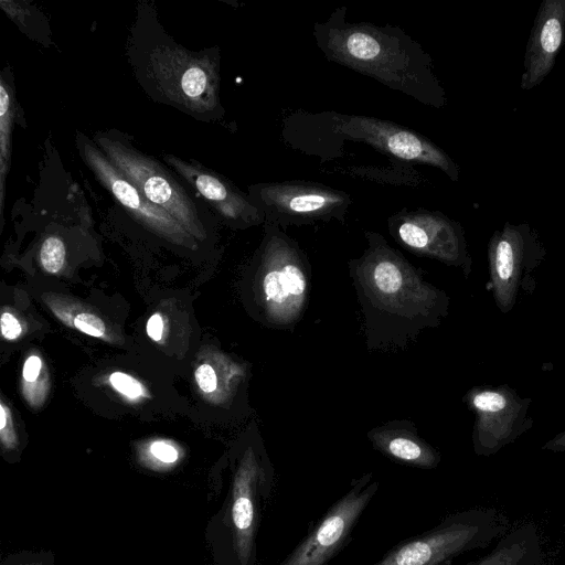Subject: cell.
Returning a JSON list of instances; mask_svg holds the SVG:
<instances>
[{
  "mask_svg": "<svg viewBox=\"0 0 565 565\" xmlns=\"http://www.w3.org/2000/svg\"><path fill=\"white\" fill-rule=\"evenodd\" d=\"M363 254L348 263L369 350L404 348L449 313L450 298L376 232H365Z\"/></svg>",
  "mask_w": 565,
  "mask_h": 565,
  "instance_id": "1",
  "label": "cell"
},
{
  "mask_svg": "<svg viewBox=\"0 0 565 565\" xmlns=\"http://www.w3.org/2000/svg\"><path fill=\"white\" fill-rule=\"evenodd\" d=\"M345 8L313 24L318 47L331 62L369 76L419 103L441 108L446 93L420 44L398 26L349 22Z\"/></svg>",
  "mask_w": 565,
  "mask_h": 565,
  "instance_id": "2",
  "label": "cell"
},
{
  "mask_svg": "<svg viewBox=\"0 0 565 565\" xmlns=\"http://www.w3.org/2000/svg\"><path fill=\"white\" fill-rule=\"evenodd\" d=\"M264 224L256 277L262 319L274 329H294L308 306L311 267L305 252L281 227Z\"/></svg>",
  "mask_w": 565,
  "mask_h": 565,
  "instance_id": "3",
  "label": "cell"
},
{
  "mask_svg": "<svg viewBox=\"0 0 565 565\" xmlns=\"http://www.w3.org/2000/svg\"><path fill=\"white\" fill-rule=\"evenodd\" d=\"M507 527L505 515L497 509L459 511L395 546L372 565H447L465 553L488 547Z\"/></svg>",
  "mask_w": 565,
  "mask_h": 565,
  "instance_id": "4",
  "label": "cell"
},
{
  "mask_svg": "<svg viewBox=\"0 0 565 565\" xmlns=\"http://www.w3.org/2000/svg\"><path fill=\"white\" fill-rule=\"evenodd\" d=\"M142 61V78L170 103L195 115H212L220 107L217 63L210 55L158 43Z\"/></svg>",
  "mask_w": 565,
  "mask_h": 565,
  "instance_id": "5",
  "label": "cell"
},
{
  "mask_svg": "<svg viewBox=\"0 0 565 565\" xmlns=\"http://www.w3.org/2000/svg\"><path fill=\"white\" fill-rule=\"evenodd\" d=\"M489 289L501 313H509L536 289V271L547 250L527 223L507 222L488 243Z\"/></svg>",
  "mask_w": 565,
  "mask_h": 565,
  "instance_id": "6",
  "label": "cell"
},
{
  "mask_svg": "<svg viewBox=\"0 0 565 565\" xmlns=\"http://www.w3.org/2000/svg\"><path fill=\"white\" fill-rule=\"evenodd\" d=\"M93 142L149 202L168 212L185 230L198 231L194 200L160 162L113 131L95 132Z\"/></svg>",
  "mask_w": 565,
  "mask_h": 565,
  "instance_id": "7",
  "label": "cell"
},
{
  "mask_svg": "<svg viewBox=\"0 0 565 565\" xmlns=\"http://www.w3.org/2000/svg\"><path fill=\"white\" fill-rule=\"evenodd\" d=\"M248 195L265 222L282 230L289 225L343 221L352 203L347 192L309 181L259 183L249 186Z\"/></svg>",
  "mask_w": 565,
  "mask_h": 565,
  "instance_id": "8",
  "label": "cell"
},
{
  "mask_svg": "<svg viewBox=\"0 0 565 565\" xmlns=\"http://www.w3.org/2000/svg\"><path fill=\"white\" fill-rule=\"evenodd\" d=\"M462 401L475 415L471 440L477 456L498 454L533 427L532 399L508 384L476 385Z\"/></svg>",
  "mask_w": 565,
  "mask_h": 565,
  "instance_id": "9",
  "label": "cell"
},
{
  "mask_svg": "<svg viewBox=\"0 0 565 565\" xmlns=\"http://www.w3.org/2000/svg\"><path fill=\"white\" fill-rule=\"evenodd\" d=\"M390 235L397 244L420 257L459 269L468 278L472 257L462 226L439 211L404 209L387 220Z\"/></svg>",
  "mask_w": 565,
  "mask_h": 565,
  "instance_id": "10",
  "label": "cell"
},
{
  "mask_svg": "<svg viewBox=\"0 0 565 565\" xmlns=\"http://www.w3.org/2000/svg\"><path fill=\"white\" fill-rule=\"evenodd\" d=\"M327 117L331 132L335 135L369 143L393 159L438 168L454 181L459 179V168L451 158L414 130L370 116L331 113Z\"/></svg>",
  "mask_w": 565,
  "mask_h": 565,
  "instance_id": "11",
  "label": "cell"
},
{
  "mask_svg": "<svg viewBox=\"0 0 565 565\" xmlns=\"http://www.w3.org/2000/svg\"><path fill=\"white\" fill-rule=\"evenodd\" d=\"M377 489L372 473L355 479L280 565H327L348 542Z\"/></svg>",
  "mask_w": 565,
  "mask_h": 565,
  "instance_id": "12",
  "label": "cell"
},
{
  "mask_svg": "<svg viewBox=\"0 0 565 565\" xmlns=\"http://www.w3.org/2000/svg\"><path fill=\"white\" fill-rule=\"evenodd\" d=\"M77 148L82 160L94 173L96 180L130 215L160 232L179 234L185 230L168 212L149 202L93 140L78 134Z\"/></svg>",
  "mask_w": 565,
  "mask_h": 565,
  "instance_id": "13",
  "label": "cell"
},
{
  "mask_svg": "<svg viewBox=\"0 0 565 565\" xmlns=\"http://www.w3.org/2000/svg\"><path fill=\"white\" fill-rule=\"evenodd\" d=\"M163 160L224 220L247 226L265 222L263 213L249 195L239 191L224 177L196 162L172 154H163Z\"/></svg>",
  "mask_w": 565,
  "mask_h": 565,
  "instance_id": "14",
  "label": "cell"
},
{
  "mask_svg": "<svg viewBox=\"0 0 565 565\" xmlns=\"http://www.w3.org/2000/svg\"><path fill=\"white\" fill-rule=\"evenodd\" d=\"M269 469L247 451L235 473L231 504L234 546L241 565H250L253 559L260 486L269 483Z\"/></svg>",
  "mask_w": 565,
  "mask_h": 565,
  "instance_id": "15",
  "label": "cell"
},
{
  "mask_svg": "<svg viewBox=\"0 0 565 565\" xmlns=\"http://www.w3.org/2000/svg\"><path fill=\"white\" fill-rule=\"evenodd\" d=\"M565 36V0H544L536 13L526 45L521 88L532 89L554 67Z\"/></svg>",
  "mask_w": 565,
  "mask_h": 565,
  "instance_id": "16",
  "label": "cell"
},
{
  "mask_svg": "<svg viewBox=\"0 0 565 565\" xmlns=\"http://www.w3.org/2000/svg\"><path fill=\"white\" fill-rule=\"evenodd\" d=\"M367 438L374 449L407 466L434 469L441 460L439 451L423 439L415 425L406 419H394L373 427Z\"/></svg>",
  "mask_w": 565,
  "mask_h": 565,
  "instance_id": "17",
  "label": "cell"
},
{
  "mask_svg": "<svg viewBox=\"0 0 565 565\" xmlns=\"http://www.w3.org/2000/svg\"><path fill=\"white\" fill-rule=\"evenodd\" d=\"M466 565H545L537 529L531 523L516 526L490 553Z\"/></svg>",
  "mask_w": 565,
  "mask_h": 565,
  "instance_id": "18",
  "label": "cell"
},
{
  "mask_svg": "<svg viewBox=\"0 0 565 565\" xmlns=\"http://www.w3.org/2000/svg\"><path fill=\"white\" fill-rule=\"evenodd\" d=\"M15 99L11 81L0 77V213H3L6 180L11 162V136L15 117Z\"/></svg>",
  "mask_w": 565,
  "mask_h": 565,
  "instance_id": "19",
  "label": "cell"
},
{
  "mask_svg": "<svg viewBox=\"0 0 565 565\" xmlns=\"http://www.w3.org/2000/svg\"><path fill=\"white\" fill-rule=\"evenodd\" d=\"M42 267L49 273H57L64 265L65 247L56 236H50L42 243L40 249Z\"/></svg>",
  "mask_w": 565,
  "mask_h": 565,
  "instance_id": "20",
  "label": "cell"
},
{
  "mask_svg": "<svg viewBox=\"0 0 565 565\" xmlns=\"http://www.w3.org/2000/svg\"><path fill=\"white\" fill-rule=\"evenodd\" d=\"M109 380L114 388L130 398H136L142 394L141 384L126 373H113Z\"/></svg>",
  "mask_w": 565,
  "mask_h": 565,
  "instance_id": "21",
  "label": "cell"
},
{
  "mask_svg": "<svg viewBox=\"0 0 565 565\" xmlns=\"http://www.w3.org/2000/svg\"><path fill=\"white\" fill-rule=\"evenodd\" d=\"M74 326L79 331L93 337H102L106 330L105 323L100 318L87 312L78 313L74 318Z\"/></svg>",
  "mask_w": 565,
  "mask_h": 565,
  "instance_id": "22",
  "label": "cell"
},
{
  "mask_svg": "<svg viewBox=\"0 0 565 565\" xmlns=\"http://www.w3.org/2000/svg\"><path fill=\"white\" fill-rule=\"evenodd\" d=\"M199 387L205 393H212L217 386V376L210 364H202L195 371Z\"/></svg>",
  "mask_w": 565,
  "mask_h": 565,
  "instance_id": "23",
  "label": "cell"
},
{
  "mask_svg": "<svg viewBox=\"0 0 565 565\" xmlns=\"http://www.w3.org/2000/svg\"><path fill=\"white\" fill-rule=\"evenodd\" d=\"M150 454L161 463L171 465L179 459L178 450L166 441H154L150 446Z\"/></svg>",
  "mask_w": 565,
  "mask_h": 565,
  "instance_id": "24",
  "label": "cell"
},
{
  "mask_svg": "<svg viewBox=\"0 0 565 565\" xmlns=\"http://www.w3.org/2000/svg\"><path fill=\"white\" fill-rule=\"evenodd\" d=\"M1 333L6 339L13 340L21 334L20 322L9 312H3L1 316Z\"/></svg>",
  "mask_w": 565,
  "mask_h": 565,
  "instance_id": "25",
  "label": "cell"
},
{
  "mask_svg": "<svg viewBox=\"0 0 565 565\" xmlns=\"http://www.w3.org/2000/svg\"><path fill=\"white\" fill-rule=\"evenodd\" d=\"M41 360L36 355L26 359L23 366V377L28 382H33L38 379L41 371Z\"/></svg>",
  "mask_w": 565,
  "mask_h": 565,
  "instance_id": "26",
  "label": "cell"
},
{
  "mask_svg": "<svg viewBox=\"0 0 565 565\" xmlns=\"http://www.w3.org/2000/svg\"><path fill=\"white\" fill-rule=\"evenodd\" d=\"M163 330V321L159 313L152 315L147 323V333L148 335L154 340L159 341L162 335Z\"/></svg>",
  "mask_w": 565,
  "mask_h": 565,
  "instance_id": "27",
  "label": "cell"
},
{
  "mask_svg": "<svg viewBox=\"0 0 565 565\" xmlns=\"http://www.w3.org/2000/svg\"><path fill=\"white\" fill-rule=\"evenodd\" d=\"M541 449L552 452H565V430L556 434L544 443Z\"/></svg>",
  "mask_w": 565,
  "mask_h": 565,
  "instance_id": "28",
  "label": "cell"
},
{
  "mask_svg": "<svg viewBox=\"0 0 565 565\" xmlns=\"http://www.w3.org/2000/svg\"><path fill=\"white\" fill-rule=\"evenodd\" d=\"M7 423V413L4 406H0V429L3 431Z\"/></svg>",
  "mask_w": 565,
  "mask_h": 565,
  "instance_id": "29",
  "label": "cell"
},
{
  "mask_svg": "<svg viewBox=\"0 0 565 565\" xmlns=\"http://www.w3.org/2000/svg\"><path fill=\"white\" fill-rule=\"evenodd\" d=\"M24 565H40V564H35V563H33V564H24Z\"/></svg>",
  "mask_w": 565,
  "mask_h": 565,
  "instance_id": "30",
  "label": "cell"
}]
</instances>
